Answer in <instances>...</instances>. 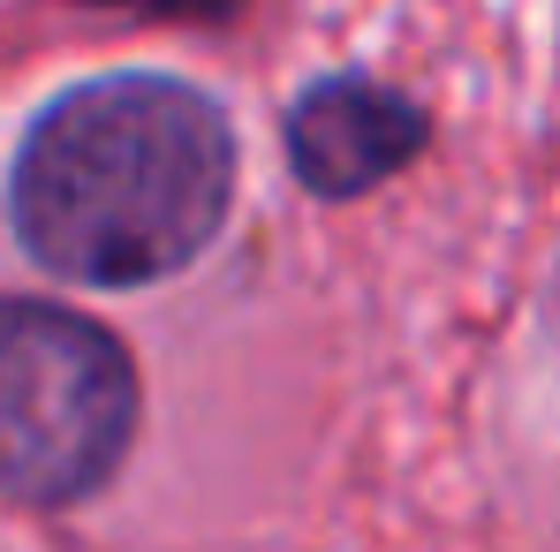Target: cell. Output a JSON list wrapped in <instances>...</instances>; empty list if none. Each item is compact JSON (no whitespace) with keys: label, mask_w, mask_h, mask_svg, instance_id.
<instances>
[{"label":"cell","mask_w":560,"mask_h":552,"mask_svg":"<svg viewBox=\"0 0 560 552\" xmlns=\"http://www.w3.org/2000/svg\"><path fill=\"white\" fill-rule=\"evenodd\" d=\"M235 204V121L183 77L121 69L46 98L8 167V227L69 287L189 273Z\"/></svg>","instance_id":"6da1fadb"},{"label":"cell","mask_w":560,"mask_h":552,"mask_svg":"<svg viewBox=\"0 0 560 552\" xmlns=\"http://www.w3.org/2000/svg\"><path fill=\"white\" fill-rule=\"evenodd\" d=\"M144 378L114 326L46 295H0V500L77 507L137 447Z\"/></svg>","instance_id":"7a4b0ae2"},{"label":"cell","mask_w":560,"mask_h":552,"mask_svg":"<svg viewBox=\"0 0 560 552\" xmlns=\"http://www.w3.org/2000/svg\"><path fill=\"white\" fill-rule=\"evenodd\" d=\"M288 167L295 183L326 204H349V197H372L394 175H409L432 144V114L409 92L378 84V77H318L303 84L295 106H288Z\"/></svg>","instance_id":"3957f363"},{"label":"cell","mask_w":560,"mask_h":552,"mask_svg":"<svg viewBox=\"0 0 560 552\" xmlns=\"http://www.w3.org/2000/svg\"><path fill=\"white\" fill-rule=\"evenodd\" d=\"M84 8H129V15H167V23H228L243 0H84Z\"/></svg>","instance_id":"277c9868"}]
</instances>
